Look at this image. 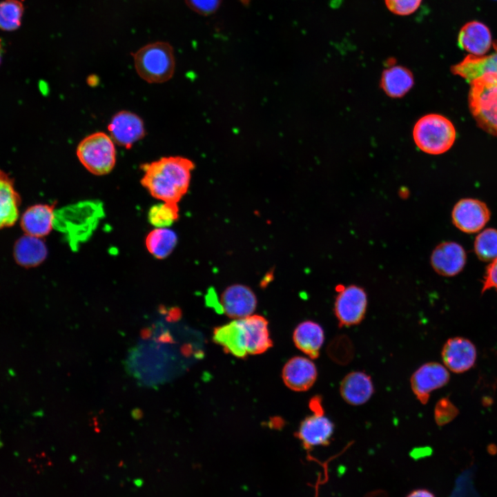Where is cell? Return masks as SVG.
I'll return each mask as SVG.
<instances>
[{
	"label": "cell",
	"mask_w": 497,
	"mask_h": 497,
	"mask_svg": "<svg viewBox=\"0 0 497 497\" xmlns=\"http://www.w3.org/2000/svg\"><path fill=\"white\" fill-rule=\"evenodd\" d=\"M491 35L483 23L474 21L467 23L460 30L458 45L475 56H483L491 48Z\"/></svg>",
	"instance_id": "cell-17"
},
{
	"label": "cell",
	"mask_w": 497,
	"mask_h": 497,
	"mask_svg": "<svg viewBox=\"0 0 497 497\" xmlns=\"http://www.w3.org/2000/svg\"><path fill=\"white\" fill-rule=\"evenodd\" d=\"M413 137L417 146L425 153L439 155L447 151L456 139L453 124L438 114L421 117L415 124Z\"/></svg>",
	"instance_id": "cell-4"
},
{
	"label": "cell",
	"mask_w": 497,
	"mask_h": 497,
	"mask_svg": "<svg viewBox=\"0 0 497 497\" xmlns=\"http://www.w3.org/2000/svg\"><path fill=\"white\" fill-rule=\"evenodd\" d=\"M490 211L485 203L472 198L459 200L454 206L453 224L462 232L474 233L480 231L490 218Z\"/></svg>",
	"instance_id": "cell-8"
},
{
	"label": "cell",
	"mask_w": 497,
	"mask_h": 497,
	"mask_svg": "<svg viewBox=\"0 0 497 497\" xmlns=\"http://www.w3.org/2000/svg\"><path fill=\"white\" fill-rule=\"evenodd\" d=\"M213 341L220 345L225 352L244 358L247 355L245 334L241 319H236L215 328Z\"/></svg>",
	"instance_id": "cell-18"
},
{
	"label": "cell",
	"mask_w": 497,
	"mask_h": 497,
	"mask_svg": "<svg viewBox=\"0 0 497 497\" xmlns=\"http://www.w3.org/2000/svg\"><path fill=\"white\" fill-rule=\"evenodd\" d=\"M23 6L19 0H4L0 5V26L3 30L17 29L21 22Z\"/></svg>",
	"instance_id": "cell-27"
},
{
	"label": "cell",
	"mask_w": 497,
	"mask_h": 497,
	"mask_svg": "<svg viewBox=\"0 0 497 497\" xmlns=\"http://www.w3.org/2000/svg\"><path fill=\"white\" fill-rule=\"evenodd\" d=\"M19 197L15 191L12 179L3 170L0 175V225L12 226L18 218Z\"/></svg>",
	"instance_id": "cell-23"
},
{
	"label": "cell",
	"mask_w": 497,
	"mask_h": 497,
	"mask_svg": "<svg viewBox=\"0 0 497 497\" xmlns=\"http://www.w3.org/2000/svg\"><path fill=\"white\" fill-rule=\"evenodd\" d=\"M458 412V408L448 398H442L436 404L434 419L438 425L443 426L452 421Z\"/></svg>",
	"instance_id": "cell-29"
},
{
	"label": "cell",
	"mask_w": 497,
	"mask_h": 497,
	"mask_svg": "<svg viewBox=\"0 0 497 497\" xmlns=\"http://www.w3.org/2000/svg\"><path fill=\"white\" fill-rule=\"evenodd\" d=\"M380 85L388 96L393 98L401 97L412 88L413 77L407 68L395 66L383 71Z\"/></svg>",
	"instance_id": "cell-24"
},
{
	"label": "cell",
	"mask_w": 497,
	"mask_h": 497,
	"mask_svg": "<svg viewBox=\"0 0 497 497\" xmlns=\"http://www.w3.org/2000/svg\"><path fill=\"white\" fill-rule=\"evenodd\" d=\"M46 246L38 237L26 234L17 241L14 247L15 260L23 266L39 265L46 259Z\"/></svg>",
	"instance_id": "cell-22"
},
{
	"label": "cell",
	"mask_w": 497,
	"mask_h": 497,
	"mask_svg": "<svg viewBox=\"0 0 497 497\" xmlns=\"http://www.w3.org/2000/svg\"><path fill=\"white\" fill-rule=\"evenodd\" d=\"M387 10L393 14L408 16L416 12L422 0H383Z\"/></svg>",
	"instance_id": "cell-30"
},
{
	"label": "cell",
	"mask_w": 497,
	"mask_h": 497,
	"mask_svg": "<svg viewBox=\"0 0 497 497\" xmlns=\"http://www.w3.org/2000/svg\"><path fill=\"white\" fill-rule=\"evenodd\" d=\"M77 156L90 173L103 175L110 173L116 162L114 142L108 135L96 132L84 137L78 144Z\"/></svg>",
	"instance_id": "cell-5"
},
{
	"label": "cell",
	"mask_w": 497,
	"mask_h": 497,
	"mask_svg": "<svg viewBox=\"0 0 497 497\" xmlns=\"http://www.w3.org/2000/svg\"><path fill=\"white\" fill-rule=\"evenodd\" d=\"M494 289L497 291V258L487 267L483 282L482 293Z\"/></svg>",
	"instance_id": "cell-33"
},
{
	"label": "cell",
	"mask_w": 497,
	"mask_h": 497,
	"mask_svg": "<svg viewBox=\"0 0 497 497\" xmlns=\"http://www.w3.org/2000/svg\"><path fill=\"white\" fill-rule=\"evenodd\" d=\"M469 104L479 126L497 137V77L487 74L472 81Z\"/></svg>",
	"instance_id": "cell-3"
},
{
	"label": "cell",
	"mask_w": 497,
	"mask_h": 497,
	"mask_svg": "<svg viewBox=\"0 0 497 497\" xmlns=\"http://www.w3.org/2000/svg\"><path fill=\"white\" fill-rule=\"evenodd\" d=\"M108 129L113 142L127 149L130 148L146 135L143 119L128 110H121L114 115Z\"/></svg>",
	"instance_id": "cell-9"
},
{
	"label": "cell",
	"mask_w": 497,
	"mask_h": 497,
	"mask_svg": "<svg viewBox=\"0 0 497 497\" xmlns=\"http://www.w3.org/2000/svg\"><path fill=\"white\" fill-rule=\"evenodd\" d=\"M223 0H184L186 6L193 12L202 16L215 13Z\"/></svg>",
	"instance_id": "cell-31"
},
{
	"label": "cell",
	"mask_w": 497,
	"mask_h": 497,
	"mask_svg": "<svg viewBox=\"0 0 497 497\" xmlns=\"http://www.w3.org/2000/svg\"><path fill=\"white\" fill-rule=\"evenodd\" d=\"M407 497H436L433 493L426 489H418L410 492Z\"/></svg>",
	"instance_id": "cell-35"
},
{
	"label": "cell",
	"mask_w": 497,
	"mask_h": 497,
	"mask_svg": "<svg viewBox=\"0 0 497 497\" xmlns=\"http://www.w3.org/2000/svg\"><path fill=\"white\" fill-rule=\"evenodd\" d=\"M466 260L465 249L454 242L439 244L431 256V264L435 271L448 277L458 274L464 268Z\"/></svg>",
	"instance_id": "cell-14"
},
{
	"label": "cell",
	"mask_w": 497,
	"mask_h": 497,
	"mask_svg": "<svg viewBox=\"0 0 497 497\" xmlns=\"http://www.w3.org/2000/svg\"><path fill=\"white\" fill-rule=\"evenodd\" d=\"M474 251L482 261H493L497 258V230L487 228L480 233L474 241Z\"/></svg>",
	"instance_id": "cell-26"
},
{
	"label": "cell",
	"mask_w": 497,
	"mask_h": 497,
	"mask_svg": "<svg viewBox=\"0 0 497 497\" xmlns=\"http://www.w3.org/2000/svg\"><path fill=\"white\" fill-rule=\"evenodd\" d=\"M244 327L248 355L261 354L273 346L268 328V321L259 315H251L241 319Z\"/></svg>",
	"instance_id": "cell-15"
},
{
	"label": "cell",
	"mask_w": 497,
	"mask_h": 497,
	"mask_svg": "<svg viewBox=\"0 0 497 497\" xmlns=\"http://www.w3.org/2000/svg\"><path fill=\"white\" fill-rule=\"evenodd\" d=\"M476 356L475 345L469 340L462 337L448 339L441 351L445 367L456 373H464L473 367Z\"/></svg>",
	"instance_id": "cell-11"
},
{
	"label": "cell",
	"mask_w": 497,
	"mask_h": 497,
	"mask_svg": "<svg viewBox=\"0 0 497 497\" xmlns=\"http://www.w3.org/2000/svg\"><path fill=\"white\" fill-rule=\"evenodd\" d=\"M334 303V313L340 327L360 324L364 318L367 307L365 291L356 285L338 286Z\"/></svg>",
	"instance_id": "cell-6"
},
{
	"label": "cell",
	"mask_w": 497,
	"mask_h": 497,
	"mask_svg": "<svg viewBox=\"0 0 497 497\" xmlns=\"http://www.w3.org/2000/svg\"><path fill=\"white\" fill-rule=\"evenodd\" d=\"M138 75L149 84H162L174 75L176 61L174 48L166 41L148 43L133 54Z\"/></svg>",
	"instance_id": "cell-2"
},
{
	"label": "cell",
	"mask_w": 497,
	"mask_h": 497,
	"mask_svg": "<svg viewBox=\"0 0 497 497\" xmlns=\"http://www.w3.org/2000/svg\"><path fill=\"white\" fill-rule=\"evenodd\" d=\"M177 243L176 233L168 228H156L146 238V246L150 254L157 259L167 257Z\"/></svg>",
	"instance_id": "cell-25"
},
{
	"label": "cell",
	"mask_w": 497,
	"mask_h": 497,
	"mask_svg": "<svg viewBox=\"0 0 497 497\" xmlns=\"http://www.w3.org/2000/svg\"><path fill=\"white\" fill-rule=\"evenodd\" d=\"M449 378L446 367L436 362H427L412 374L410 378L411 388L419 402L425 405L430 393L447 384Z\"/></svg>",
	"instance_id": "cell-7"
},
{
	"label": "cell",
	"mask_w": 497,
	"mask_h": 497,
	"mask_svg": "<svg viewBox=\"0 0 497 497\" xmlns=\"http://www.w3.org/2000/svg\"><path fill=\"white\" fill-rule=\"evenodd\" d=\"M220 309L229 318L242 319L253 315L257 298L248 286L236 284L228 286L220 296Z\"/></svg>",
	"instance_id": "cell-10"
},
{
	"label": "cell",
	"mask_w": 497,
	"mask_h": 497,
	"mask_svg": "<svg viewBox=\"0 0 497 497\" xmlns=\"http://www.w3.org/2000/svg\"><path fill=\"white\" fill-rule=\"evenodd\" d=\"M179 217L177 204L164 202L153 206L148 211V220L157 228L171 226Z\"/></svg>",
	"instance_id": "cell-28"
},
{
	"label": "cell",
	"mask_w": 497,
	"mask_h": 497,
	"mask_svg": "<svg viewBox=\"0 0 497 497\" xmlns=\"http://www.w3.org/2000/svg\"><path fill=\"white\" fill-rule=\"evenodd\" d=\"M334 431L333 422L324 414L306 417L300 423L295 436L308 450L318 446H327Z\"/></svg>",
	"instance_id": "cell-13"
},
{
	"label": "cell",
	"mask_w": 497,
	"mask_h": 497,
	"mask_svg": "<svg viewBox=\"0 0 497 497\" xmlns=\"http://www.w3.org/2000/svg\"><path fill=\"white\" fill-rule=\"evenodd\" d=\"M309 406L313 413L324 414V409L322 404V398L320 396H315L311 398Z\"/></svg>",
	"instance_id": "cell-34"
},
{
	"label": "cell",
	"mask_w": 497,
	"mask_h": 497,
	"mask_svg": "<svg viewBox=\"0 0 497 497\" xmlns=\"http://www.w3.org/2000/svg\"><path fill=\"white\" fill-rule=\"evenodd\" d=\"M195 167L194 162L186 157H162L142 165L141 184L153 197L177 204L188 190Z\"/></svg>",
	"instance_id": "cell-1"
},
{
	"label": "cell",
	"mask_w": 497,
	"mask_h": 497,
	"mask_svg": "<svg viewBox=\"0 0 497 497\" xmlns=\"http://www.w3.org/2000/svg\"><path fill=\"white\" fill-rule=\"evenodd\" d=\"M494 48L495 52L487 56H467L461 62L452 66V72L469 83L487 74L497 77V43L494 44Z\"/></svg>",
	"instance_id": "cell-20"
},
{
	"label": "cell",
	"mask_w": 497,
	"mask_h": 497,
	"mask_svg": "<svg viewBox=\"0 0 497 497\" xmlns=\"http://www.w3.org/2000/svg\"><path fill=\"white\" fill-rule=\"evenodd\" d=\"M374 392L371 376L362 371H352L340 382V393L348 404L360 405L366 403Z\"/></svg>",
	"instance_id": "cell-16"
},
{
	"label": "cell",
	"mask_w": 497,
	"mask_h": 497,
	"mask_svg": "<svg viewBox=\"0 0 497 497\" xmlns=\"http://www.w3.org/2000/svg\"><path fill=\"white\" fill-rule=\"evenodd\" d=\"M318 371L309 357L295 356L282 368V378L285 385L294 391H306L315 382Z\"/></svg>",
	"instance_id": "cell-12"
},
{
	"label": "cell",
	"mask_w": 497,
	"mask_h": 497,
	"mask_svg": "<svg viewBox=\"0 0 497 497\" xmlns=\"http://www.w3.org/2000/svg\"><path fill=\"white\" fill-rule=\"evenodd\" d=\"M293 341L295 346L307 357L316 359L324 344V330L315 322L311 320L302 322L294 329Z\"/></svg>",
	"instance_id": "cell-19"
},
{
	"label": "cell",
	"mask_w": 497,
	"mask_h": 497,
	"mask_svg": "<svg viewBox=\"0 0 497 497\" xmlns=\"http://www.w3.org/2000/svg\"><path fill=\"white\" fill-rule=\"evenodd\" d=\"M329 355L333 359L338 353H340L335 359L339 362L340 358V353L342 351L348 362L351 359L353 355V348L351 342L347 338L340 336V338L335 339L329 346Z\"/></svg>",
	"instance_id": "cell-32"
},
{
	"label": "cell",
	"mask_w": 497,
	"mask_h": 497,
	"mask_svg": "<svg viewBox=\"0 0 497 497\" xmlns=\"http://www.w3.org/2000/svg\"><path fill=\"white\" fill-rule=\"evenodd\" d=\"M54 220L55 213L51 206L36 204L23 213L21 226L27 235L41 237L50 233Z\"/></svg>",
	"instance_id": "cell-21"
}]
</instances>
